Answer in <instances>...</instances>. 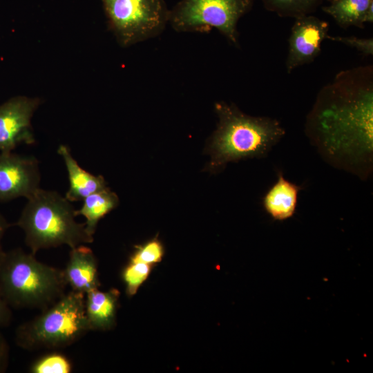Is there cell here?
Listing matches in <instances>:
<instances>
[{"instance_id":"6da1fadb","label":"cell","mask_w":373,"mask_h":373,"mask_svg":"<svg viewBox=\"0 0 373 373\" xmlns=\"http://www.w3.org/2000/svg\"><path fill=\"white\" fill-rule=\"evenodd\" d=\"M305 133L326 162L366 180L373 166L372 66L342 70L324 86Z\"/></svg>"},{"instance_id":"7a4b0ae2","label":"cell","mask_w":373,"mask_h":373,"mask_svg":"<svg viewBox=\"0 0 373 373\" xmlns=\"http://www.w3.org/2000/svg\"><path fill=\"white\" fill-rule=\"evenodd\" d=\"M215 110L218 123L210 143L213 169L229 162L266 157L285 135L278 119L249 115L233 104L220 102Z\"/></svg>"},{"instance_id":"3957f363","label":"cell","mask_w":373,"mask_h":373,"mask_svg":"<svg viewBox=\"0 0 373 373\" xmlns=\"http://www.w3.org/2000/svg\"><path fill=\"white\" fill-rule=\"evenodd\" d=\"M71 202L55 191L39 189L27 198L16 223L26 245L35 254L41 249L66 245L70 248L93 241L84 223L76 221Z\"/></svg>"},{"instance_id":"277c9868","label":"cell","mask_w":373,"mask_h":373,"mask_svg":"<svg viewBox=\"0 0 373 373\" xmlns=\"http://www.w3.org/2000/svg\"><path fill=\"white\" fill-rule=\"evenodd\" d=\"M63 269L38 260L21 248L0 255V291L10 307L47 308L66 292Z\"/></svg>"},{"instance_id":"5b68a950","label":"cell","mask_w":373,"mask_h":373,"mask_svg":"<svg viewBox=\"0 0 373 373\" xmlns=\"http://www.w3.org/2000/svg\"><path fill=\"white\" fill-rule=\"evenodd\" d=\"M90 329L85 312V294L70 290L38 316L17 327L15 341L26 350L65 347Z\"/></svg>"},{"instance_id":"8992f818","label":"cell","mask_w":373,"mask_h":373,"mask_svg":"<svg viewBox=\"0 0 373 373\" xmlns=\"http://www.w3.org/2000/svg\"><path fill=\"white\" fill-rule=\"evenodd\" d=\"M252 4V0H181L169 10V23L180 32L204 33L215 28L238 46V22Z\"/></svg>"},{"instance_id":"52a82bcc","label":"cell","mask_w":373,"mask_h":373,"mask_svg":"<svg viewBox=\"0 0 373 373\" xmlns=\"http://www.w3.org/2000/svg\"><path fill=\"white\" fill-rule=\"evenodd\" d=\"M108 29L122 47L159 36L169 23L164 0H101Z\"/></svg>"},{"instance_id":"ba28073f","label":"cell","mask_w":373,"mask_h":373,"mask_svg":"<svg viewBox=\"0 0 373 373\" xmlns=\"http://www.w3.org/2000/svg\"><path fill=\"white\" fill-rule=\"evenodd\" d=\"M41 104L37 97L17 96L0 105V151L10 153L19 145L35 142L31 125Z\"/></svg>"},{"instance_id":"9c48e42d","label":"cell","mask_w":373,"mask_h":373,"mask_svg":"<svg viewBox=\"0 0 373 373\" xmlns=\"http://www.w3.org/2000/svg\"><path fill=\"white\" fill-rule=\"evenodd\" d=\"M37 160L10 153H0V202L30 197L40 189Z\"/></svg>"},{"instance_id":"30bf717a","label":"cell","mask_w":373,"mask_h":373,"mask_svg":"<svg viewBox=\"0 0 373 373\" xmlns=\"http://www.w3.org/2000/svg\"><path fill=\"white\" fill-rule=\"evenodd\" d=\"M328 32L329 23L314 15L296 18L288 40L287 72L312 63L320 55Z\"/></svg>"},{"instance_id":"8fae6325","label":"cell","mask_w":373,"mask_h":373,"mask_svg":"<svg viewBox=\"0 0 373 373\" xmlns=\"http://www.w3.org/2000/svg\"><path fill=\"white\" fill-rule=\"evenodd\" d=\"M63 272L66 284L72 291L86 294L100 286L97 258L86 245L70 248Z\"/></svg>"},{"instance_id":"7c38bea8","label":"cell","mask_w":373,"mask_h":373,"mask_svg":"<svg viewBox=\"0 0 373 373\" xmlns=\"http://www.w3.org/2000/svg\"><path fill=\"white\" fill-rule=\"evenodd\" d=\"M277 178L264 195L262 204L272 219L283 221L294 215L303 186L287 180L281 171H278Z\"/></svg>"},{"instance_id":"4fadbf2b","label":"cell","mask_w":373,"mask_h":373,"mask_svg":"<svg viewBox=\"0 0 373 373\" xmlns=\"http://www.w3.org/2000/svg\"><path fill=\"white\" fill-rule=\"evenodd\" d=\"M119 292L93 289L85 294V312L90 331H107L114 327Z\"/></svg>"},{"instance_id":"5bb4252c","label":"cell","mask_w":373,"mask_h":373,"mask_svg":"<svg viewBox=\"0 0 373 373\" xmlns=\"http://www.w3.org/2000/svg\"><path fill=\"white\" fill-rule=\"evenodd\" d=\"M57 152L61 156L68 172L69 188L65 195L68 200L71 202L83 200L89 195L107 188L104 177L95 175L82 169L68 146L60 145Z\"/></svg>"},{"instance_id":"9a60e30c","label":"cell","mask_w":373,"mask_h":373,"mask_svg":"<svg viewBox=\"0 0 373 373\" xmlns=\"http://www.w3.org/2000/svg\"><path fill=\"white\" fill-rule=\"evenodd\" d=\"M82 207L75 210L76 216L86 218L84 222L87 232L93 236L95 233L99 221L119 204L117 195L108 187L92 193L83 200Z\"/></svg>"},{"instance_id":"2e32d148","label":"cell","mask_w":373,"mask_h":373,"mask_svg":"<svg viewBox=\"0 0 373 373\" xmlns=\"http://www.w3.org/2000/svg\"><path fill=\"white\" fill-rule=\"evenodd\" d=\"M373 0H335L323 6V10L342 28L363 27V18Z\"/></svg>"},{"instance_id":"e0dca14e","label":"cell","mask_w":373,"mask_h":373,"mask_svg":"<svg viewBox=\"0 0 373 373\" xmlns=\"http://www.w3.org/2000/svg\"><path fill=\"white\" fill-rule=\"evenodd\" d=\"M322 0H262L265 7L280 17L294 19L310 15Z\"/></svg>"},{"instance_id":"ac0fdd59","label":"cell","mask_w":373,"mask_h":373,"mask_svg":"<svg viewBox=\"0 0 373 373\" xmlns=\"http://www.w3.org/2000/svg\"><path fill=\"white\" fill-rule=\"evenodd\" d=\"M152 266L143 262L129 261L122 273L126 294L128 296H131L137 293L139 287L149 276Z\"/></svg>"},{"instance_id":"d6986e66","label":"cell","mask_w":373,"mask_h":373,"mask_svg":"<svg viewBox=\"0 0 373 373\" xmlns=\"http://www.w3.org/2000/svg\"><path fill=\"white\" fill-rule=\"evenodd\" d=\"M72 365L63 354L50 353L35 361L30 367L32 373H69Z\"/></svg>"},{"instance_id":"ffe728a7","label":"cell","mask_w":373,"mask_h":373,"mask_svg":"<svg viewBox=\"0 0 373 373\" xmlns=\"http://www.w3.org/2000/svg\"><path fill=\"white\" fill-rule=\"evenodd\" d=\"M164 250L161 242L157 238H153L148 242L135 247L130 261L140 262L153 265L161 261Z\"/></svg>"},{"instance_id":"44dd1931","label":"cell","mask_w":373,"mask_h":373,"mask_svg":"<svg viewBox=\"0 0 373 373\" xmlns=\"http://www.w3.org/2000/svg\"><path fill=\"white\" fill-rule=\"evenodd\" d=\"M327 39L355 48L364 56H372L373 55V39L372 37L358 38L356 37L330 36L328 35Z\"/></svg>"},{"instance_id":"7402d4cb","label":"cell","mask_w":373,"mask_h":373,"mask_svg":"<svg viewBox=\"0 0 373 373\" xmlns=\"http://www.w3.org/2000/svg\"><path fill=\"white\" fill-rule=\"evenodd\" d=\"M12 321L11 307L4 299L0 291V327H8Z\"/></svg>"},{"instance_id":"603a6c76","label":"cell","mask_w":373,"mask_h":373,"mask_svg":"<svg viewBox=\"0 0 373 373\" xmlns=\"http://www.w3.org/2000/svg\"><path fill=\"white\" fill-rule=\"evenodd\" d=\"M10 348L4 336L0 333V373L4 372L8 367Z\"/></svg>"},{"instance_id":"cb8c5ba5","label":"cell","mask_w":373,"mask_h":373,"mask_svg":"<svg viewBox=\"0 0 373 373\" xmlns=\"http://www.w3.org/2000/svg\"><path fill=\"white\" fill-rule=\"evenodd\" d=\"M9 227L10 224L6 220V219L3 217V215L0 213V255L3 251L1 245L2 239Z\"/></svg>"},{"instance_id":"d4e9b609","label":"cell","mask_w":373,"mask_h":373,"mask_svg":"<svg viewBox=\"0 0 373 373\" xmlns=\"http://www.w3.org/2000/svg\"><path fill=\"white\" fill-rule=\"evenodd\" d=\"M372 22H373V2L370 3V5L367 8L363 18V24L366 23H372Z\"/></svg>"},{"instance_id":"484cf974","label":"cell","mask_w":373,"mask_h":373,"mask_svg":"<svg viewBox=\"0 0 373 373\" xmlns=\"http://www.w3.org/2000/svg\"><path fill=\"white\" fill-rule=\"evenodd\" d=\"M327 1H328L329 3H331V2H332V1H335V0H327Z\"/></svg>"}]
</instances>
